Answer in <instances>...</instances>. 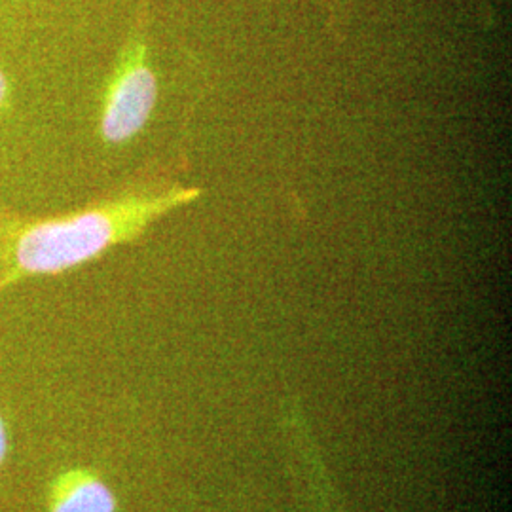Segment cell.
<instances>
[{
	"label": "cell",
	"mask_w": 512,
	"mask_h": 512,
	"mask_svg": "<svg viewBox=\"0 0 512 512\" xmlns=\"http://www.w3.org/2000/svg\"><path fill=\"white\" fill-rule=\"evenodd\" d=\"M200 196V188L173 186L158 194H128L73 215L31 222L14 238L12 260L0 277V289L23 277L78 268L114 245L139 238L154 220Z\"/></svg>",
	"instance_id": "cell-1"
},
{
	"label": "cell",
	"mask_w": 512,
	"mask_h": 512,
	"mask_svg": "<svg viewBox=\"0 0 512 512\" xmlns=\"http://www.w3.org/2000/svg\"><path fill=\"white\" fill-rule=\"evenodd\" d=\"M48 512H118L109 484L88 469L55 476L48 490Z\"/></svg>",
	"instance_id": "cell-4"
},
{
	"label": "cell",
	"mask_w": 512,
	"mask_h": 512,
	"mask_svg": "<svg viewBox=\"0 0 512 512\" xmlns=\"http://www.w3.org/2000/svg\"><path fill=\"white\" fill-rule=\"evenodd\" d=\"M158 103V80L148 63L143 35L128 42L112 73L101 107L99 131L105 143L126 145L143 129Z\"/></svg>",
	"instance_id": "cell-2"
},
{
	"label": "cell",
	"mask_w": 512,
	"mask_h": 512,
	"mask_svg": "<svg viewBox=\"0 0 512 512\" xmlns=\"http://www.w3.org/2000/svg\"><path fill=\"white\" fill-rule=\"evenodd\" d=\"M281 423L294 452L298 476L306 488L313 512H348L330 475L321 446L313 435L308 412L302 403L289 399L281 404Z\"/></svg>",
	"instance_id": "cell-3"
},
{
	"label": "cell",
	"mask_w": 512,
	"mask_h": 512,
	"mask_svg": "<svg viewBox=\"0 0 512 512\" xmlns=\"http://www.w3.org/2000/svg\"><path fill=\"white\" fill-rule=\"evenodd\" d=\"M6 454H8V431H6V423L0 416V465L4 463Z\"/></svg>",
	"instance_id": "cell-5"
},
{
	"label": "cell",
	"mask_w": 512,
	"mask_h": 512,
	"mask_svg": "<svg viewBox=\"0 0 512 512\" xmlns=\"http://www.w3.org/2000/svg\"><path fill=\"white\" fill-rule=\"evenodd\" d=\"M6 103H8V80L0 71V110L6 107Z\"/></svg>",
	"instance_id": "cell-6"
}]
</instances>
